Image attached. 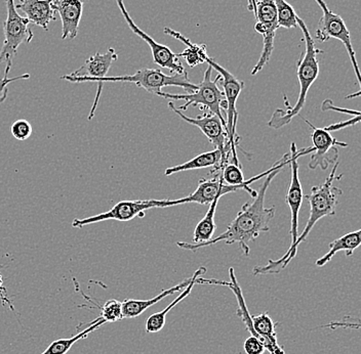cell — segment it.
Listing matches in <instances>:
<instances>
[{
    "label": "cell",
    "instance_id": "cell-33",
    "mask_svg": "<svg viewBox=\"0 0 361 354\" xmlns=\"http://www.w3.org/2000/svg\"><path fill=\"white\" fill-rule=\"evenodd\" d=\"M0 298L2 300L6 299V303L11 308V304L10 301H8V297H6V289L4 287V281H2V277L0 276Z\"/></svg>",
    "mask_w": 361,
    "mask_h": 354
},
{
    "label": "cell",
    "instance_id": "cell-10",
    "mask_svg": "<svg viewBox=\"0 0 361 354\" xmlns=\"http://www.w3.org/2000/svg\"><path fill=\"white\" fill-rule=\"evenodd\" d=\"M318 6L322 10V17L318 22V27L316 29V39L320 42H326L331 38L340 40L346 47L350 60H351L352 66L355 72L356 78L358 83L361 85V78L360 68H358L357 60H356L355 51L351 44V36L348 27L345 24L344 20L338 15V13H333L329 10V6L324 0H315Z\"/></svg>",
    "mask_w": 361,
    "mask_h": 354
},
{
    "label": "cell",
    "instance_id": "cell-20",
    "mask_svg": "<svg viewBox=\"0 0 361 354\" xmlns=\"http://www.w3.org/2000/svg\"><path fill=\"white\" fill-rule=\"evenodd\" d=\"M205 272H207V268L203 267V266L198 268V270L194 272L193 276H192L191 283L189 284L184 290L180 291V295L177 298L173 300V302H171L169 305L166 306V308H164V310L153 313L152 315L148 317V320L146 321L147 333H158L164 329V327L166 326V315H168L169 311L173 310L180 301H183V300L191 294L192 289L194 288V286L197 285L198 277H202Z\"/></svg>",
    "mask_w": 361,
    "mask_h": 354
},
{
    "label": "cell",
    "instance_id": "cell-27",
    "mask_svg": "<svg viewBox=\"0 0 361 354\" xmlns=\"http://www.w3.org/2000/svg\"><path fill=\"white\" fill-rule=\"evenodd\" d=\"M221 173H222V178L225 184H229V186H241L245 182L241 166L235 165V164H226Z\"/></svg>",
    "mask_w": 361,
    "mask_h": 354
},
{
    "label": "cell",
    "instance_id": "cell-29",
    "mask_svg": "<svg viewBox=\"0 0 361 354\" xmlns=\"http://www.w3.org/2000/svg\"><path fill=\"white\" fill-rule=\"evenodd\" d=\"M11 68V63H8L6 67V71H4V78L0 79V103L6 101V96H8V87L11 82H15L17 80H26V79L30 78L29 74H24V75L17 76V77L10 78L8 74H10Z\"/></svg>",
    "mask_w": 361,
    "mask_h": 354
},
{
    "label": "cell",
    "instance_id": "cell-8",
    "mask_svg": "<svg viewBox=\"0 0 361 354\" xmlns=\"http://www.w3.org/2000/svg\"><path fill=\"white\" fill-rule=\"evenodd\" d=\"M104 82L134 83L137 87H141L155 96L158 92L161 91V89L166 87H182L189 94L197 90L198 87V85L194 84L189 80L188 75H180V74L166 75L160 70L150 69V68L137 70L133 75L114 76V77H108L107 76V77L101 79L98 83Z\"/></svg>",
    "mask_w": 361,
    "mask_h": 354
},
{
    "label": "cell",
    "instance_id": "cell-4",
    "mask_svg": "<svg viewBox=\"0 0 361 354\" xmlns=\"http://www.w3.org/2000/svg\"><path fill=\"white\" fill-rule=\"evenodd\" d=\"M229 277L230 282L220 281L216 279H204V277H200L197 284L198 285L209 284V285L224 286V287L231 289L235 295L237 303H238L236 315L245 322L248 332L258 334L266 350L269 351L271 354H286L283 350V347L279 346V341H277L276 327L279 324L273 322L268 312L259 313L258 315H250L245 301V297H243V291L237 282L234 268H229Z\"/></svg>",
    "mask_w": 361,
    "mask_h": 354
},
{
    "label": "cell",
    "instance_id": "cell-21",
    "mask_svg": "<svg viewBox=\"0 0 361 354\" xmlns=\"http://www.w3.org/2000/svg\"><path fill=\"white\" fill-rule=\"evenodd\" d=\"M361 244V231L352 232V233L344 234L337 240L333 241L329 244V252L322 258L318 259L316 261V266L322 267V266L326 265L327 263L333 259L338 252L345 251L346 252L347 256H351L353 255L354 251L360 247Z\"/></svg>",
    "mask_w": 361,
    "mask_h": 354
},
{
    "label": "cell",
    "instance_id": "cell-18",
    "mask_svg": "<svg viewBox=\"0 0 361 354\" xmlns=\"http://www.w3.org/2000/svg\"><path fill=\"white\" fill-rule=\"evenodd\" d=\"M53 1L54 0H20L19 4H16V10L22 11L29 22L47 31L49 23L56 21Z\"/></svg>",
    "mask_w": 361,
    "mask_h": 354
},
{
    "label": "cell",
    "instance_id": "cell-25",
    "mask_svg": "<svg viewBox=\"0 0 361 354\" xmlns=\"http://www.w3.org/2000/svg\"><path fill=\"white\" fill-rule=\"evenodd\" d=\"M277 11L279 28L293 29L298 27L297 13L286 0H274Z\"/></svg>",
    "mask_w": 361,
    "mask_h": 354
},
{
    "label": "cell",
    "instance_id": "cell-1",
    "mask_svg": "<svg viewBox=\"0 0 361 354\" xmlns=\"http://www.w3.org/2000/svg\"><path fill=\"white\" fill-rule=\"evenodd\" d=\"M281 171V169L273 171L266 177L256 197L252 198V202H247L241 207L240 211L228 225L224 233L204 243L178 242V247L196 252L202 248L209 247L221 242H225L227 245L238 244L245 256H248L250 251V244L254 242L262 234L268 233L270 231V222L274 218L276 209L275 207L266 208V193L272 180Z\"/></svg>",
    "mask_w": 361,
    "mask_h": 354
},
{
    "label": "cell",
    "instance_id": "cell-7",
    "mask_svg": "<svg viewBox=\"0 0 361 354\" xmlns=\"http://www.w3.org/2000/svg\"><path fill=\"white\" fill-rule=\"evenodd\" d=\"M207 63L213 69L218 72L223 87V94L225 96L227 108V119H226V132H227L228 143L231 148L232 163L239 165L237 158V148H240L238 144V134L236 132L237 120H238V112L236 111V101L240 96L241 91L245 89V82L236 78L233 74L230 73L224 67L219 65L214 58H207Z\"/></svg>",
    "mask_w": 361,
    "mask_h": 354
},
{
    "label": "cell",
    "instance_id": "cell-32",
    "mask_svg": "<svg viewBox=\"0 0 361 354\" xmlns=\"http://www.w3.org/2000/svg\"><path fill=\"white\" fill-rule=\"evenodd\" d=\"M322 110L324 112L326 111H336L343 113V114L351 115V116H361L360 111H352V110L342 109V108H337L334 106L333 101L326 100L322 106Z\"/></svg>",
    "mask_w": 361,
    "mask_h": 354
},
{
    "label": "cell",
    "instance_id": "cell-6",
    "mask_svg": "<svg viewBox=\"0 0 361 354\" xmlns=\"http://www.w3.org/2000/svg\"><path fill=\"white\" fill-rule=\"evenodd\" d=\"M188 199L182 198L179 200H135L121 201L112 207L109 211L90 216L87 218H76L72 222V227H81L94 225L106 220H117V222H130L135 217H144L145 212L152 208H166V207L177 206L186 204Z\"/></svg>",
    "mask_w": 361,
    "mask_h": 354
},
{
    "label": "cell",
    "instance_id": "cell-2",
    "mask_svg": "<svg viewBox=\"0 0 361 354\" xmlns=\"http://www.w3.org/2000/svg\"><path fill=\"white\" fill-rule=\"evenodd\" d=\"M338 167V161L336 162L324 184L322 186L313 187L310 194L305 196V199L308 201L309 205H310V215H309L308 222H307L303 233L298 236L297 242L293 249L288 253L284 254L279 260H269L267 265L256 266L252 270V274L255 276L279 274L297 256L298 248L306 241L307 236L312 231L316 223L326 216L335 215L338 204V198L343 195L342 189L334 186V182L338 177L336 175Z\"/></svg>",
    "mask_w": 361,
    "mask_h": 354
},
{
    "label": "cell",
    "instance_id": "cell-19",
    "mask_svg": "<svg viewBox=\"0 0 361 354\" xmlns=\"http://www.w3.org/2000/svg\"><path fill=\"white\" fill-rule=\"evenodd\" d=\"M192 277L190 279H185L182 283L173 286V287L166 289V290L161 291L160 294L155 296L154 298L149 300H135V299H126L123 301V319H135L139 317L142 313L145 312L151 306L155 305L158 302L161 301L166 297L175 294L176 292H180L184 290L189 284L191 283Z\"/></svg>",
    "mask_w": 361,
    "mask_h": 354
},
{
    "label": "cell",
    "instance_id": "cell-15",
    "mask_svg": "<svg viewBox=\"0 0 361 354\" xmlns=\"http://www.w3.org/2000/svg\"><path fill=\"white\" fill-rule=\"evenodd\" d=\"M118 56L114 49L110 47L105 53H96L85 61V65L74 71L61 77L62 80L72 83L99 82L101 79L107 77L108 72L113 62L117 61Z\"/></svg>",
    "mask_w": 361,
    "mask_h": 354
},
{
    "label": "cell",
    "instance_id": "cell-28",
    "mask_svg": "<svg viewBox=\"0 0 361 354\" xmlns=\"http://www.w3.org/2000/svg\"><path fill=\"white\" fill-rule=\"evenodd\" d=\"M11 132L18 141H26L32 134V126L28 121L22 119V120L16 121L11 125Z\"/></svg>",
    "mask_w": 361,
    "mask_h": 354
},
{
    "label": "cell",
    "instance_id": "cell-22",
    "mask_svg": "<svg viewBox=\"0 0 361 354\" xmlns=\"http://www.w3.org/2000/svg\"><path fill=\"white\" fill-rule=\"evenodd\" d=\"M164 33L173 36V38L186 45V49L183 53H178V56L179 58H184L189 66L194 68L203 64V63H207V58H209L207 53V45L193 44L182 34L169 28H164Z\"/></svg>",
    "mask_w": 361,
    "mask_h": 354
},
{
    "label": "cell",
    "instance_id": "cell-34",
    "mask_svg": "<svg viewBox=\"0 0 361 354\" xmlns=\"http://www.w3.org/2000/svg\"><path fill=\"white\" fill-rule=\"evenodd\" d=\"M247 8L248 11H252V13H254V15H256L257 0H248Z\"/></svg>",
    "mask_w": 361,
    "mask_h": 354
},
{
    "label": "cell",
    "instance_id": "cell-14",
    "mask_svg": "<svg viewBox=\"0 0 361 354\" xmlns=\"http://www.w3.org/2000/svg\"><path fill=\"white\" fill-rule=\"evenodd\" d=\"M305 122L310 126L311 128V141L313 144V154H311L310 162H309V168H320L322 170H326L327 167L331 164H335L338 162V146L346 148L348 144L338 141L336 139L331 132H326L324 128H317L310 123L306 119Z\"/></svg>",
    "mask_w": 361,
    "mask_h": 354
},
{
    "label": "cell",
    "instance_id": "cell-23",
    "mask_svg": "<svg viewBox=\"0 0 361 354\" xmlns=\"http://www.w3.org/2000/svg\"><path fill=\"white\" fill-rule=\"evenodd\" d=\"M104 324H105V321L99 317L96 321L92 322L87 329L76 334L73 337L54 341L42 354H67L68 351L72 348V346L76 342H78L79 340L85 339V338L89 336L90 333L94 332V330H98Z\"/></svg>",
    "mask_w": 361,
    "mask_h": 354
},
{
    "label": "cell",
    "instance_id": "cell-16",
    "mask_svg": "<svg viewBox=\"0 0 361 354\" xmlns=\"http://www.w3.org/2000/svg\"><path fill=\"white\" fill-rule=\"evenodd\" d=\"M85 0H54L53 10L62 21V39H74L78 34Z\"/></svg>",
    "mask_w": 361,
    "mask_h": 354
},
{
    "label": "cell",
    "instance_id": "cell-3",
    "mask_svg": "<svg viewBox=\"0 0 361 354\" xmlns=\"http://www.w3.org/2000/svg\"><path fill=\"white\" fill-rule=\"evenodd\" d=\"M297 22L298 26L300 27L302 33H303L305 40V51L301 53V58H300L297 64V76L300 83L299 96H298V100L293 107H290L288 105V101H286V106L288 107V111L276 110L273 113L272 117L268 122V126L273 128V129H281L283 126L288 125L295 116H298L302 112L305 105H306L307 94H308L309 89L319 75L318 55L324 53V51L316 47L314 39L309 32L303 20L297 17ZM284 100H286V98H284Z\"/></svg>",
    "mask_w": 361,
    "mask_h": 354
},
{
    "label": "cell",
    "instance_id": "cell-26",
    "mask_svg": "<svg viewBox=\"0 0 361 354\" xmlns=\"http://www.w3.org/2000/svg\"><path fill=\"white\" fill-rule=\"evenodd\" d=\"M100 319L105 322H116L123 320V302L118 300H108L100 306Z\"/></svg>",
    "mask_w": 361,
    "mask_h": 354
},
{
    "label": "cell",
    "instance_id": "cell-13",
    "mask_svg": "<svg viewBox=\"0 0 361 354\" xmlns=\"http://www.w3.org/2000/svg\"><path fill=\"white\" fill-rule=\"evenodd\" d=\"M169 108L187 123L197 126L202 130L203 134L207 137L209 143L213 144L216 150L221 151L227 158L231 156V148H230V144L228 143L224 124L216 115L211 114L209 112H203L202 116L190 118V117L186 116L184 113L180 111L178 108H176L173 101H169Z\"/></svg>",
    "mask_w": 361,
    "mask_h": 354
},
{
    "label": "cell",
    "instance_id": "cell-30",
    "mask_svg": "<svg viewBox=\"0 0 361 354\" xmlns=\"http://www.w3.org/2000/svg\"><path fill=\"white\" fill-rule=\"evenodd\" d=\"M243 349H245L247 354H264L265 353L266 348L264 344L255 336H250L245 341L243 344Z\"/></svg>",
    "mask_w": 361,
    "mask_h": 354
},
{
    "label": "cell",
    "instance_id": "cell-31",
    "mask_svg": "<svg viewBox=\"0 0 361 354\" xmlns=\"http://www.w3.org/2000/svg\"><path fill=\"white\" fill-rule=\"evenodd\" d=\"M360 119L361 116H356L354 117L353 119H350V120L340 122V123L331 124V125L324 127V129L329 132H338V130L344 129V128L351 127V126L356 125V124L360 123Z\"/></svg>",
    "mask_w": 361,
    "mask_h": 354
},
{
    "label": "cell",
    "instance_id": "cell-24",
    "mask_svg": "<svg viewBox=\"0 0 361 354\" xmlns=\"http://www.w3.org/2000/svg\"><path fill=\"white\" fill-rule=\"evenodd\" d=\"M221 198H216L213 202L209 204V209L205 214L202 220L196 225L194 229L193 243H204L213 239L214 232H216V223H214V214H216V206Z\"/></svg>",
    "mask_w": 361,
    "mask_h": 354
},
{
    "label": "cell",
    "instance_id": "cell-12",
    "mask_svg": "<svg viewBox=\"0 0 361 354\" xmlns=\"http://www.w3.org/2000/svg\"><path fill=\"white\" fill-rule=\"evenodd\" d=\"M117 6L123 13L126 24L130 27V30L144 40L150 46L152 53L153 61L158 66L168 69L171 73L180 74V75H188L182 63L179 61L178 53H173L166 45L158 44L151 36L144 32L135 25L134 20L130 17L128 11L124 6L123 0H116Z\"/></svg>",
    "mask_w": 361,
    "mask_h": 354
},
{
    "label": "cell",
    "instance_id": "cell-11",
    "mask_svg": "<svg viewBox=\"0 0 361 354\" xmlns=\"http://www.w3.org/2000/svg\"><path fill=\"white\" fill-rule=\"evenodd\" d=\"M257 23L255 30L263 36V51L258 63L252 71V75H257L263 68L269 63L273 49H274L275 35L279 29L277 24V11L274 0H257Z\"/></svg>",
    "mask_w": 361,
    "mask_h": 354
},
{
    "label": "cell",
    "instance_id": "cell-9",
    "mask_svg": "<svg viewBox=\"0 0 361 354\" xmlns=\"http://www.w3.org/2000/svg\"><path fill=\"white\" fill-rule=\"evenodd\" d=\"M6 6L8 15L4 24V40L0 51V64L11 63L18 49L23 44H30L33 39L32 30L29 28L30 22L16 10L15 0H6Z\"/></svg>",
    "mask_w": 361,
    "mask_h": 354
},
{
    "label": "cell",
    "instance_id": "cell-5",
    "mask_svg": "<svg viewBox=\"0 0 361 354\" xmlns=\"http://www.w3.org/2000/svg\"><path fill=\"white\" fill-rule=\"evenodd\" d=\"M212 71H213V68L209 65L207 71L204 72V75H203L202 83L198 85L197 90L194 92H190L188 94H171L168 92L159 91L157 96L168 99V100L185 101V105L178 108L180 111H186L190 106L200 107L202 112H209L216 115L223 122L226 128V120L222 112L226 111L227 103H226L223 90L219 89L218 87L220 75L216 76V79H213L212 78Z\"/></svg>",
    "mask_w": 361,
    "mask_h": 354
},
{
    "label": "cell",
    "instance_id": "cell-17",
    "mask_svg": "<svg viewBox=\"0 0 361 354\" xmlns=\"http://www.w3.org/2000/svg\"><path fill=\"white\" fill-rule=\"evenodd\" d=\"M227 163H229V158L226 157L221 151L214 148L211 152L202 153V154L196 156L193 159L180 164V165L166 168L164 175H166V177H171L175 173L183 172V171L209 168V167H213L212 175H214V173L219 172V171H222Z\"/></svg>",
    "mask_w": 361,
    "mask_h": 354
}]
</instances>
